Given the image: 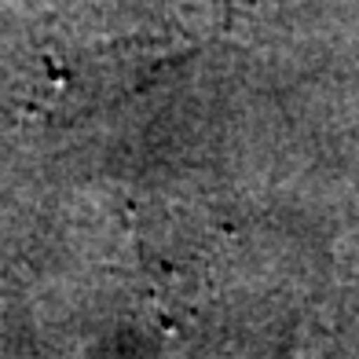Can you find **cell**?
<instances>
[{
	"label": "cell",
	"instance_id": "obj_1",
	"mask_svg": "<svg viewBox=\"0 0 359 359\" xmlns=\"http://www.w3.org/2000/svg\"><path fill=\"white\" fill-rule=\"evenodd\" d=\"M198 0H133V26H125L128 4L114 0L107 8L110 19L95 34H77L62 52H55L59 81H74L77 88L114 85L133 74H151L165 59L184 55V48L202 41L198 26L213 19H191Z\"/></svg>",
	"mask_w": 359,
	"mask_h": 359
}]
</instances>
